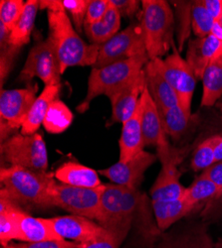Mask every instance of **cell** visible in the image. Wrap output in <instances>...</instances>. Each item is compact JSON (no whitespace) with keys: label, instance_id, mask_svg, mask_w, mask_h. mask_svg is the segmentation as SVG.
Here are the masks:
<instances>
[{"label":"cell","instance_id":"1","mask_svg":"<svg viewBox=\"0 0 222 248\" xmlns=\"http://www.w3.org/2000/svg\"><path fill=\"white\" fill-rule=\"evenodd\" d=\"M97 222L123 242L133 227L138 234L147 233L155 226L152 200L139 189L104 184Z\"/></svg>","mask_w":222,"mask_h":248},{"label":"cell","instance_id":"2","mask_svg":"<svg viewBox=\"0 0 222 248\" xmlns=\"http://www.w3.org/2000/svg\"><path fill=\"white\" fill-rule=\"evenodd\" d=\"M49 39L55 47L62 75L71 67H94L101 46L87 44L72 25L65 10L47 11Z\"/></svg>","mask_w":222,"mask_h":248},{"label":"cell","instance_id":"3","mask_svg":"<svg viewBox=\"0 0 222 248\" xmlns=\"http://www.w3.org/2000/svg\"><path fill=\"white\" fill-rule=\"evenodd\" d=\"M54 174L18 166L1 168L0 192L8 196L23 210L50 209L48 192L55 183Z\"/></svg>","mask_w":222,"mask_h":248},{"label":"cell","instance_id":"4","mask_svg":"<svg viewBox=\"0 0 222 248\" xmlns=\"http://www.w3.org/2000/svg\"><path fill=\"white\" fill-rule=\"evenodd\" d=\"M149 61V56H143L102 68H92L86 96L77 106V111L81 114L85 113L90 108L91 102L100 95L109 98L113 96L142 73Z\"/></svg>","mask_w":222,"mask_h":248},{"label":"cell","instance_id":"5","mask_svg":"<svg viewBox=\"0 0 222 248\" xmlns=\"http://www.w3.org/2000/svg\"><path fill=\"white\" fill-rule=\"evenodd\" d=\"M174 15L165 0H143L140 29L150 60L163 58L174 47Z\"/></svg>","mask_w":222,"mask_h":248},{"label":"cell","instance_id":"6","mask_svg":"<svg viewBox=\"0 0 222 248\" xmlns=\"http://www.w3.org/2000/svg\"><path fill=\"white\" fill-rule=\"evenodd\" d=\"M2 159L10 166L47 172L48 151L46 143L38 132L32 135L14 134L1 143Z\"/></svg>","mask_w":222,"mask_h":248},{"label":"cell","instance_id":"7","mask_svg":"<svg viewBox=\"0 0 222 248\" xmlns=\"http://www.w3.org/2000/svg\"><path fill=\"white\" fill-rule=\"evenodd\" d=\"M103 188L104 185L97 189H88L55 182L48 192L50 208L55 206L69 212L70 215L98 221Z\"/></svg>","mask_w":222,"mask_h":248},{"label":"cell","instance_id":"8","mask_svg":"<svg viewBox=\"0 0 222 248\" xmlns=\"http://www.w3.org/2000/svg\"><path fill=\"white\" fill-rule=\"evenodd\" d=\"M148 56L140 25H130L119 32L100 48L93 68H102L117 62Z\"/></svg>","mask_w":222,"mask_h":248},{"label":"cell","instance_id":"9","mask_svg":"<svg viewBox=\"0 0 222 248\" xmlns=\"http://www.w3.org/2000/svg\"><path fill=\"white\" fill-rule=\"evenodd\" d=\"M156 63L171 87L175 92L179 106L191 114V101L196 85V77L186 59L181 58L179 51L174 50L166 59L157 58Z\"/></svg>","mask_w":222,"mask_h":248},{"label":"cell","instance_id":"10","mask_svg":"<svg viewBox=\"0 0 222 248\" xmlns=\"http://www.w3.org/2000/svg\"><path fill=\"white\" fill-rule=\"evenodd\" d=\"M61 67L54 45L47 38L35 44L30 50L24 68L20 73V79L29 81L34 78L41 79L45 87L60 85Z\"/></svg>","mask_w":222,"mask_h":248},{"label":"cell","instance_id":"11","mask_svg":"<svg viewBox=\"0 0 222 248\" xmlns=\"http://www.w3.org/2000/svg\"><path fill=\"white\" fill-rule=\"evenodd\" d=\"M156 159V155L144 150L129 161H118L106 169L99 170V174L106 177L115 185L137 190L144 180L146 171Z\"/></svg>","mask_w":222,"mask_h":248},{"label":"cell","instance_id":"12","mask_svg":"<svg viewBox=\"0 0 222 248\" xmlns=\"http://www.w3.org/2000/svg\"><path fill=\"white\" fill-rule=\"evenodd\" d=\"M37 85H30L24 89L1 90L0 94V114L1 119L17 131L22 127L37 96Z\"/></svg>","mask_w":222,"mask_h":248},{"label":"cell","instance_id":"13","mask_svg":"<svg viewBox=\"0 0 222 248\" xmlns=\"http://www.w3.org/2000/svg\"><path fill=\"white\" fill-rule=\"evenodd\" d=\"M54 231L62 239L84 245L109 233L104 227L93 219L80 216H61L50 217Z\"/></svg>","mask_w":222,"mask_h":248},{"label":"cell","instance_id":"14","mask_svg":"<svg viewBox=\"0 0 222 248\" xmlns=\"http://www.w3.org/2000/svg\"><path fill=\"white\" fill-rule=\"evenodd\" d=\"M183 159V151L176 149L167 161L161 162V170L151 189L152 201H175L185 199L187 188L180 183L178 164Z\"/></svg>","mask_w":222,"mask_h":248},{"label":"cell","instance_id":"15","mask_svg":"<svg viewBox=\"0 0 222 248\" xmlns=\"http://www.w3.org/2000/svg\"><path fill=\"white\" fill-rule=\"evenodd\" d=\"M154 248H215V243L206 223L195 222L170 233H163Z\"/></svg>","mask_w":222,"mask_h":248},{"label":"cell","instance_id":"16","mask_svg":"<svg viewBox=\"0 0 222 248\" xmlns=\"http://www.w3.org/2000/svg\"><path fill=\"white\" fill-rule=\"evenodd\" d=\"M146 87L145 71H143L130 84L109 98L112 106V116L109 120L110 124H123L132 117L139 105L140 95L144 93Z\"/></svg>","mask_w":222,"mask_h":248},{"label":"cell","instance_id":"17","mask_svg":"<svg viewBox=\"0 0 222 248\" xmlns=\"http://www.w3.org/2000/svg\"><path fill=\"white\" fill-rule=\"evenodd\" d=\"M221 54L222 42L210 34L205 38H195L189 41L186 60L196 78L200 79L210 62Z\"/></svg>","mask_w":222,"mask_h":248},{"label":"cell","instance_id":"18","mask_svg":"<svg viewBox=\"0 0 222 248\" xmlns=\"http://www.w3.org/2000/svg\"><path fill=\"white\" fill-rule=\"evenodd\" d=\"M144 71L147 89L158 110H166L179 105L175 92L158 69L156 59L150 60Z\"/></svg>","mask_w":222,"mask_h":248},{"label":"cell","instance_id":"19","mask_svg":"<svg viewBox=\"0 0 222 248\" xmlns=\"http://www.w3.org/2000/svg\"><path fill=\"white\" fill-rule=\"evenodd\" d=\"M139 103L140 108H142L140 120H142L145 147H156L157 144L168 135L164 130L157 106L151 96L147 87L142 95H140Z\"/></svg>","mask_w":222,"mask_h":248},{"label":"cell","instance_id":"20","mask_svg":"<svg viewBox=\"0 0 222 248\" xmlns=\"http://www.w3.org/2000/svg\"><path fill=\"white\" fill-rule=\"evenodd\" d=\"M140 113H142V108L139 103L132 117L123 123L122 134L119 140V161H129L139 152L144 151L145 142Z\"/></svg>","mask_w":222,"mask_h":248},{"label":"cell","instance_id":"21","mask_svg":"<svg viewBox=\"0 0 222 248\" xmlns=\"http://www.w3.org/2000/svg\"><path fill=\"white\" fill-rule=\"evenodd\" d=\"M99 172L76 162H67L61 165L54 173V177L61 184L73 187L97 189L104 184L99 178Z\"/></svg>","mask_w":222,"mask_h":248},{"label":"cell","instance_id":"22","mask_svg":"<svg viewBox=\"0 0 222 248\" xmlns=\"http://www.w3.org/2000/svg\"><path fill=\"white\" fill-rule=\"evenodd\" d=\"M61 92V84L55 86H47L40 93L30 109L27 119L21 127L23 135H32L37 133L40 126L43 125V121L48 112L52 102L59 98Z\"/></svg>","mask_w":222,"mask_h":248},{"label":"cell","instance_id":"23","mask_svg":"<svg viewBox=\"0 0 222 248\" xmlns=\"http://www.w3.org/2000/svg\"><path fill=\"white\" fill-rule=\"evenodd\" d=\"M153 211L158 229L165 232L171 225L195 211L185 199L175 201H152Z\"/></svg>","mask_w":222,"mask_h":248},{"label":"cell","instance_id":"24","mask_svg":"<svg viewBox=\"0 0 222 248\" xmlns=\"http://www.w3.org/2000/svg\"><path fill=\"white\" fill-rule=\"evenodd\" d=\"M62 239L54 231L49 218L34 217L24 213L19 219V238L22 242H40Z\"/></svg>","mask_w":222,"mask_h":248},{"label":"cell","instance_id":"25","mask_svg":"<svg viewBox=\"0 0 222 248\" xmlns=\"http://www.w3.org/2000/svg\"><path fill=\"white\" fill-rule=\"evenodd\" d=\"M120 19H122V16L110 0V5L106 15L100 22L84 25L85 33L91 41V44L102 46L118 34L120 27Z\"/></svg>","mask_w":222,"mask_h":248},{"label":"cell","instance_id":"26","mask_svg":"<svg viewBox=\"0 0 222 248\" xmlns=\"http://www.w3.org/2000/svg\"><path fill=\"white\" fill-rule=\"evenodd\" d=\"M201 107H213L222 96V54L210 62L203 76Z\"/></svg>","mask_w":222,"mask_h":248},{"label":"cell","instance_id":"27","mask_svg":"<svg viewBox=\"0 0 222 248\" xmlns=\"http://www.w3.org/2000/svg\"><path fill=\"white\" fill-rule=\"evenodd\" d=\"M158 111L165 132L174 140H180L186 136L194 123L193 116L187 113L179 105Z\"/></svg>","mask_w":222,"mask_h":248},{"label":"cell","instance_id":"28","mask_svg":"<svg viewBox=\"0 0 222 248\" xmlns=\"http://www.w3.org/2000/svg\"><path fill=\"white\" fill-rule=\"evenodd\" d=\"M39 9V1L37 0H28L25 2L22 15L9 37V45L11 47L20 50L22 46L29 43Z\"/></svg>","mask_w":222,"mask_h":248},{"label":"cell","instance_id":"29","mask_svg":"<svg viewBox=\"0 0 222 248\" xmlns=\"http://www.w3.org/2000/svg\"><path fill=\"white\" fill-rule=\"evenodd\" d=\"M219 195L217 186L203 172L187 188L185 200L196 209L200 204H205V206Z\"/></svg>","mask_w":222,"mask_h":248},{"label":"cell","instance_id":"30","mask_svg":"<svg viewBox=\"0 0 222 248\" xmlns=\"http://www.w3.org/2000/svg\"><path fill=\"white\" fill-rule=\"evenodd\" d=\"M73 113L60 98L52 102L43 121V127L51 134H60L66 131L73 122Z\"/></svg>","mask_w":222,"mask_h":248},{"label":"cell","instance_id":"31","mask_svg":"<svg viewBox=\"0 0 222 248\" xmlns=\"http://www.w3.org/2000/svg\"><path fill=\"white\" fill-rule=\"evenodd\" d=\"M218 138L219 134L213 135L198 144L190 163V167L194 172L203 173L215 163V148Z\"/></svg>","mask_w":222,"mask_h":248},{"label":"cell","instance_id":"32","mask_svg":"<svg viewBox=\"0 0 222 248\" xmlns=\"http://www.w3.org/2000/svg\"><path fill=\"white\" fill-rule=\"evenodd\" d=\"M24 213L22 208H14L0 213V242L6 245L19 238V219Z\"/></svg>","mask_w":222,"mask_h":248},{"label":"cell","instance_id":"33","mask_svg":"<svg viewBox=\"0 0 222 248\" xmlns=\"http://www.w3.org/2000/svg\"><path fill=\"white\" fill-rule=\"evenodd\" d=\"M191 27L196 38H205L211 34L215 20L205 8L204 0L192 1Z\"/></svg>","mask_w":222,"mask_h":248},{"label":"cell","instance_id":"34","mask_svg":"<svg viewBox=\"0 0 222 248\" xmlns=\"http://www.w3.org/2000/svg\"><path fill=\"white\" fill-rule=\"evenodd\" d=\"M25 2L22 0H1L0 1V22L10 31L14 29L22 15Z\"/></svg>","mask_w":222,"mask_h":248},{"label":"cell","instance_id":"35","mask_svg":"<svg viewBox=\"0 0 222 248\" xmlns=\"http://www.w3.org/2000/svg\"><path fill=\"white\" fill-rule=\"evenodd\" d=\"M90 0H62L64 10L69 13L76 29L81 33L85 24L87 8Z\"/></svg>","mask_w":222,"mask_h":248},{"label":"cell","instance_id":"36","mask_svg":"<svg viewBox=\"0 0 222 248\" xmlns=\"http://www.w3.org/2000/svg\"><path fill=\"white\" fill-rule=\"evenodd\" d=\"M109 5L110 0H90L84 25L100 22L106 15Z\"/></svg>","mask_w":222,"mask_h":248},{"label":"cell","instance_id":"37","mask_svg":"<svg viewBox=\"0 0 222 248\" xmlns=\"http://www.w3.org/2000/svg\"><path fill=\"white\" fill-rule=\"evenodd\" d=\"M18 52L19 49H15L10 45L1 49V55H0V81H1V88L10 74L14 59Z\"/></svg>","mask_w":222,"mask_h":248},{"label":"cell","instance_id":"38","mask_svg":"<svg viewBox=\"0 0 222 248\" xmlns=\"http://www.w3.org/2000/svg\"><path fill=\"white\" fill-rule=\"evenodd\" d=\"M19 248H81L79 243L66 239H52L40 242L18 243Z\"/></svg>","mask_w":222,"mask_h":248},{"label":"cell","instance_id":"39","mask_svg":"<svg viewBox=\"0 0 222 248\" xmlns=\"http://www.w3.org/2000/svg\"><path fill=\"white\" fill-rule=\"evenodd\" d=\"M122 17H133L142 6V1L138 0H111Z\"/></svg>","mask_w":222,"mask_h":248},{"label":"cell","instance_id":"40","mask_svg":"<svg viewBox=\"0 0 222 248\" xmlns=\"http://www.w3.org/2000/svg\"><path fill=\"white\" fill-rule=\"evenodd\" d=\"M122 243V240H120L118 237L109 232L107 235L95 241L81 245V248H120Z\"/></svg>","mask_w":222,"mask_h":248},{"label":"cell","instance_id":"41","mask_svg":"<svg viewBox=\"0 0 222 248\" xmlns=\"http://www.w3.org/2000/svg\"><path fill=\"white\" fill-rule=\"evenodd\" d=\"M204 173L217 186L219 193L221 195L222 194V161L215 162L210 168L205 170Z\"/></svg>","mask_w":222,"mask_h":248},{"label":"cell","instance_id":"42","mask_svg":"<svg viewBox=\"0 0 222 248\" xmlns=\"http://www.w3.org/2000/svg\"><path fill=\"white\" fill-rule=\"evenodd\" d=\"M221 214H222V194L212 202H208L205 206V210L203 211V215L207 217H213Z\"/></svg>","mask_w":222,"mask_h":248},{"label":"cell","instance_id":"43","mask_svg":"<svg viewBox=\"0 0 222 248\" xmlns=\"http://www.w3.org/2000/svg\"><path fill=\"white\" fill-rule=\"evenodd\" d=\"M204 3L216 21L222 14V0H204Z\"/></svg>","mask_w":222,"mask_h":248},{"label":"cell","instance_id":"44","mask_svg":"<svg viewBox=\"0 0 222 248\" xmlns=\"http://www.w3.org/2000/svg\"><path fill=\"white\" fill-rule=\"evenodd\" d=\"M40 9H46V11H59L64 10L62 0H42L39 1Z\"/></svg>","mask_w":222,"mask_h":248},{"label":"cell","instance_id":"45","mask_svg":"<svg viewBox=\"0 0 222 248\" xmlns=\"http://www.w3.org/2000/svg\"><path fill=\"white\" fill-rule=\"evenodd\" d=\"M222 161V134H219L218 142L215 148V162Z\"/></svg>","mask_w":222,"mask_h":248},{"label":"cell","instance_id":"46","mask_svg":"<svg viewBox=\"0 0 222 248\" xmlns=\"http://www.w3.org/2000/svg\"><path fill=\"white\" fill-rule=\"evenodd\" d=\"M211 34L214 35L218 40H220L221 42H222V28L218 25L217 22L214 23V26H213V29H212Z\"/></svg>","mask_w":222,"mask_h":248},{"label":"cell","instance_id":"47","mask_svg":"<svg viewBox=\"0 0 222 248\" xmlns=\"http://www.w3.org/2000/svg\"><path fill=\"white\" fill-rule=\"evenodd\" d=\"M1 248H19L18 244H6V245H1Z\"/></svg>","mask_w":222,"mask_h":248},{"label":"cell","instance_id":"48","mask_svg":"<svg viewBox=\"0 0 222 248\" xmlns=\"http://www.w3.org/2000/svg\"><path fill=\"white\" fill-rule=\"evenodd\" d=\"M215 106H216V108H217L222 112V96H221V98L218 100V102L216 103Z\"/></svg>","mask_w":222,"mask_h":248},{"label":"cell","instance_id":"49","mask_svg":"<svg viewBox=\"0 0 222 248\" xmlns=\"http://www.w3.org/2000/svg\"><path fill=\"white\" fill-rule=\"evenodd\" d=\"M215 22H217V23H218V25H219V26L222 28V14L220 15V17H219V18L216 20Z\"/></svg>","mask_w":222,"mask_h":248},{"label":"cell","instance_id":"50","mask_svg":"<svg viewBox=\"0 0 222 248\" xmlns=\"http://www.w3.org/2000/svg\"><path fill=\"white\" fill-rule=\"evenodd\" d=\"M215 248H222V239L215 243Z\"/></svg>","mask_w":222,"mask_h":248}]
</instances>
